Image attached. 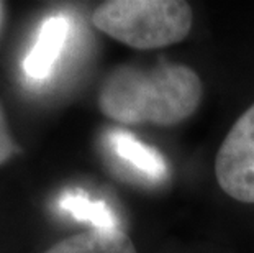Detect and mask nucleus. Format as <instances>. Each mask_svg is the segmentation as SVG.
I'll return each instance as SVG.
<instances>
[{
  "label": "nucleus",
  "instance_id": "7ed1b4c3",
  "mask_svg": "<svg viewBox=\"0 0 254 253\" xmlns=\"http://www.w3.org/2000/svg\"><path fill=\"white\" fill-rule=\"evenodd\" d=\"M215 176L225 194L254 204V104L225 137L215 158Z\"/></svg>",
  "mask_w": 254,
  "mask_h": 253
},
{
  "label": "nucleus",
  "instance_id": "1a4fd4ad",
  "mask_svg": "<svg viewBox=\"0 0 254 253\" xmlns=\"http://www.w3.org/2000/svg\"><path fill=\"white\" fill-rule=\"evenodd\" d=\"M2 18H3V5L0 2V25H2Z\"/></svg>",
  "mask_w": 254,
  "mask_h": 253
},
{
  "label": "nucleus",
  "instance_id": "423d86ee",
  "mask_svg": "<svg viewBox=\"0 0 254 253\" xmlns=\"http://www.w3.org/2000/svg\"><path fill=\"white\" fill-rule=\"evenodd\" d=\"M110 145L120 160L138 169L148 179L161 181L167 176V165L163 155L141 143L127 132H113L110 135Z\"/></svg>",
  "mask_w": 254,
  "mask_h": 253
},
{
  "label": "nucleus",
  "instance_id": "f257e3e1",
  "mask_svg": "<svg viewBox=\"0 0 254 253\" xmlns=\"http://www.w3.org/2000/svg\"><path fill=\"white\" fill-rule=\"evenodd\" d=\"M202 95V81L192 68L161 59L151 68L113 69L100 87L99 109L122 125L172 127L195 114Z\"/></svg>",
  "mask_w": 254,
  "mask_h": 253
},
{
  "label": "nucleus",
  "instance_id": "39448f33",
  "mask_svg": "<svg viewBox=\"0 0 254 253\" xmlns=\"http://www.w3.org/2000/svg\"><path fill=\"white\" fill-rule=\"evenodd\" d=\"M45 253H136V249L123 230L92 229L58 242Z\"/></svg>",
  "mask_w": 254,
  "mask_h": 253
},
{
  "label": "nucleus",
  "instance_id": "6e6552de",
  "mask_svg": "<svg viewBox=\"0 0 254 253\" xmlns=\"http://www.w3.org/2000/svg\"><path fill=\"white\" fill-rule=\"evenodd\" d=\"M15 147L12 137L8 133V128H7V122H5V117H3V110L0 107V165L5 163L10 156L15 153Z\"/></svg>",
  "mask_w": 254,
  "mask_h": 253
},
{
  "label": "nucleus",
  "instance_id": "f03ea898",
  "mask_svg": "<svg viewBox=\"0 0 254 253\" xmlns=\"http://www.w3.org/2000/svg\"><path fill=\"white\" fill-rule=\"evenodd\" d=\"M192 18V7L182 0H110L92 13L100 31L134 50L181 43L190 33Z\"/></svg>",
  "mask_w": 254,
  "mask_h": 253
},
{
  "label": "nucleus",
  "instance_id": "20e7f679",
  "mask_svg": "<svg viewBox=\"0 0 254 253\" xmlns=\"http://www.w3.org/2000/svg\"><path fill=\"white\" fill-rule=\"evenodd\" d=\"M69 35V21L64 17H51L41 25L33 50L26 56L25 73L33 79H45L51 74Z\"/></svg>",
  "mask_w": 254,
  "mask_h": 253
},
{
  "label": "nucleus",
  "instance_id": "0eeeda50",
  "mask_svg": "<svg viewBox=\"0 0 254 253\" xmlns=\"http://www.w3.org/2000/svg\"><path fill=\"white\" fill-rule=\"evenodd\" d=\"M59 209L74 219L89 222L99 230H120L118 219L112 209L102 201H94L85 192H64L58 201Z\"/></svg>",
  "mask_w": 254,
  "mask_h": 253
}]
</instances>
